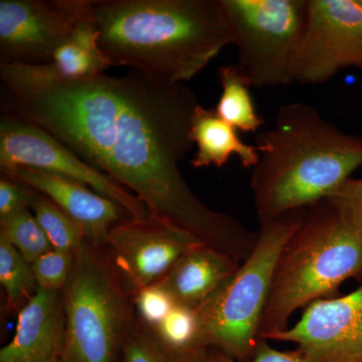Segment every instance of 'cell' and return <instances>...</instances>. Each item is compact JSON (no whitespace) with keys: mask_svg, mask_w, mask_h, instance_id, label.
<instances>
[{"mask_svg":"<svg viewBox=\"0 0 362 362\" xmlns=\"http://www.w3.org/2000/svg\"><path fill=\"white\" fill-rule=\"evenodd\" d=\"M221 21L237 49L238 64L252 87L293 83L309 0H216Z\"/></svg>","mask_w":362,"mask_h":362,"instance_id":"cell-6","label":"cell"},{"mask_svg":"<svg viewBox=\"0 0 362 362\" xmlns=\"http://www.w3.org/2000/svg\"><path fill=\"white\" fill-rule=\"evenodd\" d=\"M143 323V322H142ZM144 324V323H143ZM123 362H192L166 349L148 326H130L123 344Z\"/></svg>","mask_w":362,"mask_h":362,"instance_id":"cell-23","label":"cell"},{"mask_svg":"<svg viewBox=\"0 0 362 362\" xmlns=\"http://www.w3.org/2000/svg\"><path fill=\"white\" fill-rule=\"evenodd\" d=\"M0 237L13 245L30 265L52 250L51 243L30 209L0 220Z\"/></svg>","mask_w":362,"mask_h":362,"instance_id":"cell-21","label":"cell"},{"mask_svg":"<svg viewBox=\"0 0 362 362\" xmlns=\"http://www.w3.org/2000/svg\"><path fill=\"white\" fill-rule=\"evenodd\" d=\"M75 254L52 249L32 264L39 288L59 291L66 287L73 269Z\"/></svg>","mask_w":362,"mask_h":362,"instance_id":"cell-24","label":"cell"},{"mask_svg":"<svg viewBox=\"0 0 362 362\" xmlns=\"http://www.w3.org/2000/svg\"><path fill=\"white\" fill-rule=\"evenodd\" d=\"M66 341L64 297L37 287L21 309L13 339L0 350V362H45L61 358Z\"/></svg>","mask_w":362,"mask_h":362,"instance_id":"cell-15","label":"cell"},{"mask_svg":"<svg viewBox=\"0 0 362 362\" xmlns=\"http://www.w3.org/2000/svg\"><path fill=\"white\" fill-rule=\"evenodd\" d=\"M271 340L294 343L308 362H362V285L308 305L293 327Z\"/></svg>","mask_w":362,"mask_h":362,"instance_id":"cell-12","label":"cell"},{"mask_svg":"<svg viewBox=\"0 0 362 362\" xmlns=\"http://www.w3.org/2000/svg\"><path fill=\"white\" fill-rule=\"evenodd\" d=\"M45 362H59V359H52V361H45Z\"/></svg>","mask_w":362,"mask_h":362,"instance_id":"cell-28","label":"cell"},{"mask_svg":"<svg viewBox=\"0 0 362 362\" xmlns=\"http://www.w3.org/2000/svg\"><path fill=\"white\" fill-rule=\"evenodd\" d=\"M240 265L230 255L202 245L185 255L157 285L175 305L197 312L220 291Z\"/></svg>","mask_w":362,"mask_h":362,"instance_id":"cell-16","label":"cell"},{"mask_svg":"<svg viewBox=\"0 0 362 362\" xmlns=\"http://www.w3.org/2000/svg\"><path fill=\"white\" fill-rule=\"evenodd\" d=\"M194 90L140 71L106 74L45 89L4 90L1 111L37 126L92 168L135 195L150 216L192 233L207 246L244 262L258 240L228 214L209 209L180 169L192 151Z\"/></svg>","mask_w":362,"mask_h":362,"instance_id":"cell-1","label":"cell"},{"mask_svg":"<svg viewBox=\"0 0 362 362\" xmlns=\"http://www.w3.org/2000/svg\"><path fill=\"white\" fill-rule=\"evenodd\" d=\"M256 146L259 159L251 188L259 223L327 199L362 165V140L300 102L280 107Z\"/></svg>","mask_w":362,"mask_h":362,"instance_id":"cell-3","label":"cell"},{"mask_svg":"<svg viewBox=\"0 0 362 362\" xmlns=\"http://www.w3.org/2000/svg\"><path fill=\"white\" fill-rule=\"evenodd\" d=\"M107 244L116 271L134 294L160 282L185 255L206 245L180 226L153 216L114 226Z\"/></svg>","mask_w":362,"mask_h":362,"instance_id":"cell-11","label":"cell"},{"mask_svg":"<svg viewBox=\"0 0 362 362\" xmlns=\"http://www.w3.org/2000/svg\"><path fill=\"white\" fill-rule=\"evenodd\" d=\"M1 175L49 197L78 223L88 240L94 244L107 243L114 226L132 218L115 202L64 176L28 168L4 169Z\"/></svg>","mask_w":362,"mask_h":362,"instance_id":"cell-14","label":"cell"},{"mask_svg":"<svg viewBox=\"0 0 362 362\" xmlns=\"http://www.w3.org/2000/svg\"><path fill=\"white\" fill-rule=\"evenodd\" d=\"M35 190L11 178L2 176L0 180V220L30 209Z\"/></svg>","mask_w":362,"mask_h":362,"instance_id":"cell-27","label":"cell"},{"mask_svg":"<svg viewBox=\"0 0 362 362\" xmlns=\"http://www.w3.org/2000/svg\"><path fill=\"white\" fill-rule=\"evenodd\" d=\"M0 283L11 308L25 306L37 292L32 265L4 238L0 237Z\"/></svg>","mask_w":362,"mask_h":362,"instance_id":"cell-20","label":"cell"},{"mask_svg":"<svg viewBox=\"0 0 362 362\" xmlns=\"http://www.w3.org/2000/svg\"><path fill=\"white\" fill-rule=\"evenodd\" d=\"M28 168L82 183L122 207L133 220L150 213L134 194L108 175L92 168L54 136L32 123L2 114L0 120V170Z\"/></svg>","mask_w":362,"mask_h":362,"instance_id":"cell-8","label":"cell"},{"mask_svg":"<svg viewBox=\"0 0 362 362\" xmlns=\"http://www.w3.org/2000/svg\"><path fill=\"white\" fill-rule=\"evenodd\" d=\"M93 18L112 66L166 85L192 80L230 45L216 0H96Z\"/></svg>","mask_w":362,"mask_h":362,"instance_id":"cell-2","label":"cell"},{"mask_svg":"<svg viewBox=\"0 0 362 362\" xmlns=\"http://www.w3.org/2000/svg\"><path fill=\"white\" fill-rule=\"evenodd\" d=\"M151 330L166 349L180 356H192L202 350L197 346V312L187 307L175 305L168 315Z\"/></svg>","mask_w":362,"mask_h":362,"instance_id":"cell-22","label":"cell"},{"mask_svg":"<svg viewBox=\"0 0 362 362\" xmlns=\"http://www.w3.org/2000/svg\"><path fill=\"white\" fill-rule=\"evenodd\" d=\"M306 211L261 223L252 254L220 291L197 311L199 349L216 350L240 362L254 356L279 255Z\"/></svg>","mask_w":362,"mask_h":362,"instance_id":"cell-5","label":"cell"},{"mask_svg":"<svg viewBox=\"0 0 362 362\" xmlns=\"http://www.w3.org/2000/svg\"><path fill=\"white\" fill-rule=\"evenodd\" d=\"M194 362H240L214 349H204L195 356ZM246 362H308L296 350L282 351L274 349L268 341L259 339L254 356Z\"/></svg>","mask_w":362,"mask_h":362,"instance_id":"cell-26","label":"cell"},{"mask_svg":"<svg viewBox=\"0 0 362 362\" xmlns=\"http://www.w3.org/2000/svg\"><path fill=\"white\" fill-rule=\"evenodd\" d=\"M96 0H1L0 63L40 65L93 14Z\"/></svg>","mask_w":362,"mask_h":362,"instance_id":"cell-9","label":"cell"},{"mask_svg":"<svg viewBox=\"0 0 362 362\" xmlns=\"http://www.w3.org/2000/svg\"><path fill=\"white\" fill-rule=\"evenodd\" d=\"M357 180V182H358L359 185H361L362 187V178H361V180Z\"/></svg>","mask_w":362,"mask_h":362,"instance_id":"cell-29","label":"cell"},{"mask_svg":"<svg viewBox=\"0 0 362 362\" xmlns=\"http://www.w3.org/2000/svg\"><path fill=\"white\" fill-rule=\"evenodd\" d=\"M218 82L221 95L216 105V114L242 132H257L265 124L255 107L250 88L252 87L247 76L237 65L223 66L218 69Z\"/></svg>","mask_w":362,"mask_h":362,"instance_id":"cell-18","label":"cell"},{"mask_svg":"<svg viewBox=\"0 0 362 362\" xmlns=\"http://www.w3.org/2000/svg\"><path fill=\"white\" fill-rule=\"evenodd\" d=\"M112 66L98 44L94 18L83 21L51 61L40 65L0 63V78L6 92L25 94L102 75Z\"/></svg>","mask_w":362,"mask_h":362,"instance_id":"cell-13","label":"cell"},{"mask_svg":"<svg viewBox=\"0 0 362 362\" xmlns=\"http://www.w3.org/2000/svg\"><path fill=\"white\" fill-rule=\"evenodd\" d=\"M358 1H359V4H361L362 6V0H358Z\"/></svg>","mask_w":362,"mask_h":362,"instance_id":"cell-30","label":"cell"},{"mask_svg":"<svg viewBox=\"0 0 362 362\" xmlns=\"http://www.w3.org/2000/svg\"><path fill=\"white\" fill-rule=\"evenodd\" d=\"M349 66L362 69L361 4L358 0H309L293 83L323 84Z\"/></svg>","mask_w":362,"mask_h":362,"instance_id":"cell-10","label":"cell"},{"mask_svg":"<svg viewBox=\"0 0 362 362\" xmlns=\"http://www.w3.org/2000/svg\"><path fill=\"white\" fill-rule=\"evenodd\" d=\"M30 209L51 243L52 249L76 254L88 242L78 223L49 197L37 190L33 192Z\"/></svg>","mask_w":362,"mask_h":362,"instance_id":"cell-19","label":"cell"},{"mask_svg":"<svg viewBox=\"0 0 362 362\" xmlns=\"http://www.w3.org/2000/svg\"><path fill=\"white\" fill-rule=\"evenodd\" d=\"M362 275V233L329 199L308 207L279 255L259 339L289 328L295 312L329 299L340 286Z\"/></svg>","mask_w":362,"mask_h":362,"instance_id":"cell-4","label":"cell"},{"mask_svg":"<svg viewBox=\"0 0 362 362\" xmlns=\"http://www.w3.org/2000/svg\"><path fill=\"white\" fill-rule=\"evenodd\" d=\"M64 289L66 341L59 362H113L130 327L125 299L89 240L76 252Z\"/></svg>","mask_w":362,"mask_h":362,"instance_id":"cell-7","label":"cell"},{"mask_svg":"<svg viewBox=\"0 0 362 362\" xmlns=\"http://www.w3.org/2000/svg\"><path fill=\"white\" fill-rule=\"evenodd\" d=\"M134 295L140 318L150 328L156 327L175 306L168 292L157 284L143 288Z\"/></svg>","mask_w":362,"mask_h":362,"instance_id":"cell-25","label":"cell"},{"mask_svg":"<svg viewBox=\"0 0 362 362\" xmlns=\"http://www.w3.org/2000/svg\"><path fill=\"white\" fill-rule=\"evenodd\" d=\"M189 135L197 148L190 161L194 168L211 165L223 168L233 154L239 156L244 168H254L259 162L256 145L243 142L237 129L223 121L214 108L206 109L201 104L197 105Z\"/></svg>","mask_w":362,"mask_h":362,"instance_id":"cell-17","label":"cell"}]
</instances>
